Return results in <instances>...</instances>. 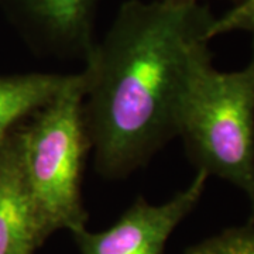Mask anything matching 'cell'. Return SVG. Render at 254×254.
<instances>
[{
    "label": "cell",
    "mask_w": 254,
    "mask_h": 254,
    "mask_svg": "<svg viewBox=\"0 0 254 254\" xmlns=\"http://www.w3.org/2000/svg\"><path fill=\"white\" fill-rule=\"evenodd\" d=\"M37 213L48 239L86 227L81 182L89 140L83 120V75L72 73L54 99L14 133Z\"/></svg>",
    "instance_id": "cell-2"
},
{
    "label": "cell",
    "mask_w": 254,
    "mask_h": 254,
    "mask_svg": "<svg viewBox=\"0 0 254 254\" xmlns=\"http://www.w3.org/2000/svg\"><path fill=\"white\" fill-rule=\"evenodd\" d=\"M158 1H165V3H175V4H195V3H200V0H158ZM235 1V4H239L245 0H232Z\"/></svg>",
    "instance_id": "cell-10"
},
{
    "label": "cell",
    "mask_w": 254,
    "mask_h": 254,
    "mask_svg": "<svg viewBox=\"0 0 254 254\" xmlns=\"http://www.w3.org/2000/svg\"><path fill=\"white\" fill-rule=\"evenodd\" d=\"M190 160L243 190L254 223V40L243 69L220 72L212 61L193 75L178 122Z\"/></svg>",
    "instance_id": "cell-3"
},
{
    "label": "cell",
    "mask_w": 254,
    "mask_h": 254,
    "mask_svg": "<svg viewBox=\"0 0 254 254\" xmlns=\"http://www.w3.org/2000/svg\"><path fill=\"white\" fill-rule=\"evenodd\" d=\"M46 240L13 133L0 143V254H34Z\"/></svg>",
    "instance_id": "cell-5"
},
{
    "label": "cell",
    "mask_w": 254,
    "mask_h": 254,
    "mask_svg": "<svg viewBox=\"0 0 254 254\" xmlns=\"http://www.w3.org/2000/svg\"><path fill=\"white\" fill-rule=\"evenodd\" d=\"M37 41L48 53L81 55L85 60L93 36L98 0H13Z\"/></svg>",
    "instance_id": "cell-6"
},
{
    "label": "cell",
    "mask_w": 254,
    "mask_h": 254,
    "mask_svg": "<svg viewBox=\"0 0 254 254\" xmlns=\"http://www.w3.org/2000/svg\"><path fill=\"white\" fill-rule=\"evenodd\" d=\"M209 175L198 170L190 184L161 205L136 202L102 232L86 227L73 232L81 254H164L165 245L177 226L190 215L206 188Z\"/></svg>",
    "instance_id": "cell-4"
},
{
    "label": "cell",
    "mask_w": 254,
    "mask_h": 254,
    "mask_svg": "<svg viewBox=\"0 0 254 254\" xmlns=\"http://www.w3.org/2000/svg\"><path fill=\"white\" fill-rule=\"evenodd\" d=\"M200 4L128 0L85 57L83 120L96 168L123 178L178 136L193 75L212 61Z\"/></svg>",
    "instance_id": "cell-1"
},
{
    "label": "cell",
    "mask_w": 254,
    "mask_h": 254,
    "mask_svg": "<svg viewBox=\"0 0 254 254\" xmlns=\"http://www.w3.org/2000/svg\"><path fill=\"white\" fill-rule=\"evenodd\" d=\"M232 31H247L254 34V0H245L227 10L223 16L215 17L209 37L212 40Z\"/></svg>",
    "instance_id": "cell-9"
},
{
    "label": "cell",
    "mask_w": 254,
    "mask_h": 254,
    "mask_svg": "<svg viewBox=\"0 0 254 254\" xmlns=\"http://www.w3.org/2000/svg\"><path fill=\"white\" fill-rule=\"evenodd\" d=\"M71 76L72 73L50 72L0 76V143L17 122L54 99Z\"/></svg>",
    "instance_id": "cell-7"
},
{
    "label": "cell",
    "mask_w": 254,
    "mask_h": 254,
    "mask_svg": "<svg viewBox=\"0 0 254 254\" xmlns=\"http://www.w3.org/2000/svg\"><path fill=\"white\" fill-rule=\"evenodd\" d=\"M184 254H254V223L226 229L192 246Z\"/></svg>",
    "instance_id": "cell-8"
}]
</instances>
